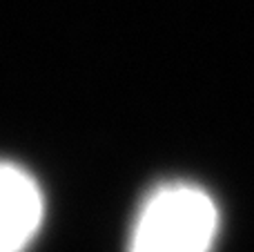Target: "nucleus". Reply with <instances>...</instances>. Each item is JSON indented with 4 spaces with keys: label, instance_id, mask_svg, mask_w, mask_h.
Wrapping results in <instances>:
<instances>
[{
    "label": "nucleus",
    "instance_id": "nucleus-1",
    "mask_svg": "<svg viewBox=\"0 0 254 252\" xmlns=\"http://www.w3.org/2000/svg\"><path fill=\"white\" fill-rule=\"evenodd\" d=\"M219 235V208L194 183H163L147 194L127 241V252H210Z\"/></svg>",
    "mask_w": 254,
    "mask_h": 252
},
{
    "label": "nucleus",
    "instance_id": "nucleus-2",
    "mask_svg": "<svg viewBox=\"0 0 254 252\" xmlns=\"http://www.w3.org/2000/svg\"><path fill=\"white\" fill-rule=\"evenodd\" d=\"M45 219V196L25 168L0 161V252H25Z\"/></svg>",
    "mask_w": 254,
    "mask_h": 252
}]
</instances>
